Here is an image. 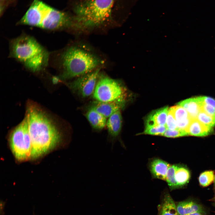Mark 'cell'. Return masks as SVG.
<instances>
[{"mask_svg": "<svg viewBox=\"0 0 215 215\" xmlns=\"http://www.w3.org/2000/svg\"></svg>", "mask_w": 215, "mask_h": 215, "instance_id": "d6a6232c", "label": "cell"}, {"mask_svg": "<svg viewBox=\"0 0 215 215\" xmlns=\"http://www.w3.org/2000/svg\"><path fill=\"white\" fill-rule=\"evenodd\" d=\"M176 121L178 129L187 132L188 127L193 120L188 112L182 107L176 105L171 107Z\"/></svg>", "mask_w": 215, "mask_h": 215, "instance_id": "8fae6325", "label": "cell"}, {"mask_svg": "<svg viewBox=\"0 0 215 215\" xmlns=\"http://www.w3.org/2000/svg\"><path fill=\"white\" fill-rule=\"evenodd\" d=\"M176 165H171L167 171L165 180L171 190L178 188L175 178V172Z\"/></svg>", "mask_w": 215, "mask_h": 215, "instance_id": "44dd1931", "label": "cell"}, {"mask_svg": "<svg viewBox=\"0 0 215 215\" xmlns=\"http://www.w3.org/2000/svg\"><path fill=\"white\" fill-rule=\"evenodd\" d=\"M167 129L166 125H159L145 128L143 133L153 135L162 136Z\"/></svg>", "mask_w": 215, "mask_h": 215, "instance_id": "cb8c5ba5", "label": "cell"}, {"mask_svg": "<svg viewBox=\"0 0 215 215\" xmlns=\"http://www.w3.org/2000/svg\"><path fill=\"white\" fill-rule=\"evenodd\" d=\"M211 200L213 201H214L215 202V196L212 199H211Z\"/></svg>", "mask_w": 215, "mask_h": 215, "instance_id": "4dcf8cb0", "label": "cell"}, {"mask_svg": "<svg viewBox=\"0 0 215 215\" xmlns=\"http://www.w3.org/2000/svg\"><path fill=\"white\" fill-rule=\"evenodd\" d=\"M106 125L111 137L115 138L119 135L122 126V117L120 110L116 112L108 118Z\"/></svg>", "mask_w": 215, "mask_h": 215, "instance_id": "5bb4252c", "label": "cell"}, {"mask_svg": "<svg viewBox=\"0 0 215 215\" xmlns=\"http://www.w3.org/2000/svg\"><path fill=\"white\" fill-rule=\"evenodd\" d=\"M201 109L209 115L215 117V108L202 102Z\"/></svg>", "mask_w": 215, "mask_h": 215, "instance_id": "4316f807", "label": "cell"}, {"mask_svg": "<svg viewBox=\"0 0 215 215\" xmlns=\"http://www.w3.org/2000/svg\"><path fill=\"white\" fill-rule=\"evenodd\" d=\"M51 7L40 0H34L18 24L40 27Z\"/></svg>", "mask_w": 215, "mask_h": 215, "instance_id": "52a82bcc", "label": "cell"}, {"mask_svg": "<svg viewBox=\"0 0 215 215\" xmlns=\"http://www.w3.org/2000/svg\"><path fill=\"white\" fill-rule=\"evenodd\" d=\"M159 215H178L176 205L170 194L164 196L159 206Z\"/></svg>", "mask_w": 215, "mask_h": 215, "instance_id": "d6986e66", "label": "cell"}, {"mask_svg": "<svg viewBox=\"0 0 215 215\" xmlns=\"http://www.w3.org/2000/svg\"><path fill=\"white\" fill-rule=\"evenodd\" d=\"M9 45L10 57L31 71L40 72L47 66L49 53L33 37L23 34L10 41Z\"/></svg>", "mask_w": 215, "mask_h": 215, "instance_id": "7a4b0ae2", "label": "cell"}, {"mask_svg": "<svg viewBox=\"0 0 215 215\" xmlns=\"http://www.w3.org/2000/svg\"><path fill=\"white\" fill-rule=\"evenodd\" d=\"M86 117L93 128L100 130L106 125L107 118L91 107L86 114Z\"/></svg>", "mask_w": 215, "mask_h": 215, "instance_id": "e0dca14e", "label": "cell"}, {"mask_svg": "<svg viewBox=\"0 0 215 215\" xmlns=\"http://www.w3.org/2000/svg\"><path fill=\"white\" fill-rule=\"evenodd\" d=\"M125 99H120L109 102L97 101L92 107L106 118L120 110L124 105Z\"/></svg>", "mask_w": 215, "mask_h": 215, "instance_id": "30bf717a", "label": "cell"}, {"mask_svg": "<svg viewBox=\"0 0 215 215\" xmlns=\"http://www.w3.org/2000/svg\"><path fill=\"white\" fill-rule=\"evenodd\" d=\"M114 0H87L75 7V21L78 26L93 27L102 24L110 17Z\"/></svg>", "mask_w": 215, "mask_h": 215, "instance_id": "277c9868", "label": "cell"}, {"mask_svg": "<svg viewBox=\"0 0 215 215\" xmlns=\"http://www.w3.org/2000/svg\"><path fill=\"white\" fill-rule=\"evenodd\" d=\"M190 178V172L187 168L177 165L175 172V178L178 188L186 184L188 182Z\"/></svg>", "mask_w": 215, "mask_h": 215, "instance_id": "ffe728a7", "label": "cell"}, {"mask_svg": "<svg viewBox=\"0 0 215 215\" xmlns=\"http://www.w3.org/2000/svg\"><path fill=\"white\" fill-rule=\"evenodd\" d=\"M100 68L95 70L77 79L70 84L72 90L84 98L87 97L93 94L94 90Z\"/></svg>", "mask_w": 215, "mask_h": 215, "instance_id": "9c48e42d", "label": "cell"}, {"mask_svg": "<svg viewBox=\"0 0 215 215\" xmlns=\"http://www.w3.org/2000/svg\"><path fill=\"white\" fill-rule=\"evenodd\" d=\"M188 135V133L185 131L178 129L173 130L167 129L162 136L167 137L174 138Z\"/></svg>", "mask_w": 215, "mask_h": 215, "instance_id": "d4e9b609", "label": "cell"}, {"mask_svg": "<svg viewBox=\"0 0 215 215\" xmlns=\"http://www.w3.org/2000/svg\"><path fill=\"white\" fill-rule=\"evenodd\" d=\"M214 172L212 171H207L202 172L199 178L200 184L203 187L209 185L214 181Z\"/></svg>", "mask_w": 215, "mask_h": 215, "instance_id": "7402d4cb", "label": "cell"}, {"mask_svg": "<svg viewBox=\"0 0 215 215\" xmlns=\"http://www.w3.org/2000/svg\"><path fill=\"white\" fill-rule=\"evenodd\" d=\"M214 186H215V175L214 176Z\"/></svg>", "mask_w": 215, "mask_h": 215, "instance_id": "1f68e13d", "label": "cell"}, {"mask_svg": "<svg viewBox=\"0 0 215 215\" xmlns=\"http://www.w3.org/2000/svg\"><path fill=\"white\" fill-rule=\"evenodd\" d=\"M73 22V19L66 13L51 7L40 28L47 30H59L72 26Z\"/></svg>", "mask_w": 215, "mask_h": 215, "instance_id": "ba28073f", "label": "cell"}, {"mask_svg": "<svg viewBox=\"0 0 215 215\" xmlns=\"http://www.w3.org/2000/svg\"><path fill=\"white\" fill-rule=\"evenodd\" d=\"M176 205L178 215H186L196 212L205 214L203 207L200 204L192 201L180 202Z\"/></svg>", "mask_w": 215, "mask_h": 215, "instance_id": "2e32d148", "label": "cell"}, {"mask_svg": "<svg viewBox=\"0 0 215 215\" xmlns=\"http://www.w3.org/2000/svg\"><path fill=\"white\" fill-rule=\"evenodd\" d=\"M11 0H0L1 13L4 10L6 6L10 3Z\"/></svg>", "mask_w": 215, "mask_h": 215, "instance_id": "f1b7e54d", "label": "cell"}, {"mask_svg": "<svg viewBox=\"0 0 215 215\" xmlns=\"http://www.w3.org/2000/svg\"><path fill=\"white\" fill-rule=\"evenodd\" d=\"M168 110L166 106L153 111L145 119V128L165 125Z\"/></svg>", "mask_w": 215, "mask_h": 215, "instance_id": "7c38bea8", "label": "cell"}, {"mask_svg": "<svg viewBox=\"0 0 215 215\" xmlns=\"http://www.w3.org/2000/svg\"><path fill=\"white\" fill-rule=\"evenodd\" d=\"M196 119L208 127L213 128L215 126V117L209 115L202 110L200 111Z\"/></svg>", "mask_w": 215, "mask_h": 215, "instance_id": "603a6c76", "label": "cell"}, {"mask_svg": "<svg viewBox=\"0 0 215 215\" xmlns=\"http://www.w3.org/2000/svg\"><path fill=\"white\" fill-rule=\"evenodd\" d=\"M186 215H205V214L200 213V212H194L191 213H190Z\"/></svg>", "mask_w": 215, "mask_h": 215, "instance_id": "f546056e", "label": "cell"}, {"mask_svg": "<svg viewBox=\"0 0 215 215\" xmlns=\"http://www.w3.org/2000/svg\"><path fill=\"white\" fill-rule=\"evenodd\" d=\"M213 128L208 127L197 119H193L188 129L189 135L205 136L212 133Z\"/></svg>", "mask_w": 215, "mask_h": 215, "instance_id": "ac0fdd59", "label": "cell"}, {"mask_svg": "<svg viewBox=\"0 0 215 215\" xmlns=\"http://www.w3.org/2000/svg\"><path fill=\"white\" fill-rule=\"evenodd\" d=\"M188 113L192 119H196L201 110V102L199 97L188 99L178 103Z\"/></svg>", "mask_w": 215, "mask_h": 215, "instance_id": "9a60e30c", "label": "cell"}, {"mask_svg": "<svg viewBox=\"0 0 215 215\" xmlns=\"http://www.w3.org/2000/svg\"><path fill=\"white\" fill-rule=\"evenodd\" d=\"M10 141L12 153L17 159L22 161L31 158L32 144L27 114L12 132Z\"/></svg>", "mask_w": 215, "mask_h": 215, "instance_id": "5b68a950", "label": "cell"}, {"mask_svg": "<svg viewBox=\"0 0 215 215\" xmlns=\"http://www.w3.org/2000/svg\"><path fill=\"white\" fill-rule=\"evenodd\" d=\"M93 97L97 101L111 102L125 99V90L117 80L103 76L98 80Z\"/></svg>", "mask_w": 215, "mask_h": 215, "instance_id": "8992f818", "label": "cell"}, {"mask_svg": "<svg viewBox=\"0 0 215 215\" xmlns=\"http://www.w3.org/2000/svg\"><path fill=\"white\" fill-rule=\"evenodd\" d=\"M60 77L67 79L77 78L98 68L101 62L91 53L76 46L70 47L59 56Z\"/></svg>", "mask_w": 215, "mask_h": 215, "instance_id": "3957f363", "label": "cell"}, {"mask_svg": "<svg viewBox=\"0 0 215 215\" xmlns=\"http://www.w3.org/2000/svg\"><path fill=\"white\" fill-rule=\"evenodd\" d=\"M170 165L168 163L162 160L156 159L150 163V170L153 177L165 180L166 173Z\"/></svg>", "mask_w": 215, "mask_h": 215, "instance_id": "4fadbf2b", "label": "cell"}, {"mask_svg": "<svg viewBox=\"0 0 215 215\" xmlns=\"http://www.w3.org/2000/svg\"><path fill=\"white\" fill-rule=\"evenodd\" d=\"M165 125L167 129L170 130L178 129L176 121L172 111L170 108L169 109Z\"/></svg>", "mask_w": 215, "mask_h": 215, "instance_id": "484cf974", "label": "cell"}, {"mask_svg": "<svg viewBox=\"0 0 215 215\" xmlns=\"http://www.w3.org/2000/svg\"><path fill=\"white\" fill-rule=\"evenodd\" d=\"M202 102L210 105L215 108V99L211 97L206 96H200Z\"/></svg>", "mask_w": 215, "mask_h": 215, "instance_id": "83f0119b", "label": "cell"}, {"mask_svg": "<svg viewBox=\"0 0 215 215\" xmlns=\"http://www.w3.org/2000/svg\"><path fill=\"white\" fill-rule=\"evenodd\" d=\"M27 114L32 144L31 158H38L54 148L61 136L56 127L35 105H29Z\"/></svg>", "mask_w": 215, "mask_h": 215, "instance_id": "6da1fadb", "label": "cell"}]
</instances>
